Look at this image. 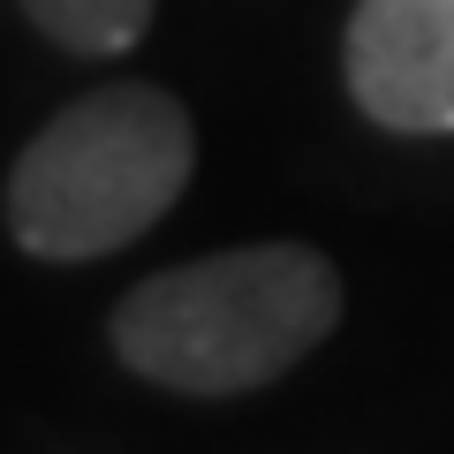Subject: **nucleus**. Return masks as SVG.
<instances>
[{"instance_id":"obj_1","label":"nucleus","mask_w":454,"mask_h":454,"mask_svg":"<svg viewBox=\"0 0 454 454\" xmlns=\"http://www.w3.org/2000/svg\"><path fill=\"white\" fill-rule=\"evenodd\" d=\"M340 325V273L310 243H235L137 280L106 318L114 356L190 402H227L288 379Z\"/></svg>"},{"instance_id":"obj_2","label":"nucleus","mask_w":454,"mask_h":454,"mask_svg":"<svg viewBox=\"0 0 454 454\" xmlns=\"http://www.w3.org/2000/svg\"><path fill=\"white\" fill-rule=\"evenodd\" d=\"M197 167V121L167 83H98L38 121L8 167V235L46 265L114 258L175 212Z\"/></svg>"},{"instance_id":"obj_3","label":"nucleus","mask_w":454,"mask_h":454,"mask_svg":"<svg viewBox=\"0 0 454 454\" xmlns=\"http://www.w3.org/2000/svg\"><path fill=\"white\" fill-rule=\"evenodd\" d=\"M340 76L364 121L394 137H454V0H356Z\"/></svg>"},{"instance_id":"obj_4","label":"nucleus","mask_w":454,"mask_h":454,"mask_svg":"<svg viewBox=\"0 0 454 454\" xmlns=\"http://www.w3.org/2000/svg\"><path fill=\"white\" fill-rule=\"evenodd\" d=\"M16 8L61 53H129L160 16V0H16Z\"/></svg>"}]
</instances>
